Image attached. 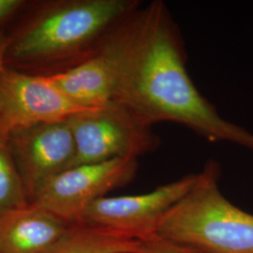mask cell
<instances>
[{
	"instance_id": "6da1fadb",
	"label": "cell",
	"mask_w": 253,
	"mask_h": 253,
	"mask_svg": "<svg viewBox=\"0 0 253 253\" xmlns=\"http://www.w3.org/2000/svg\"><path fill=\"white\" fill-rule=\"evenodd\" d=\"M102 43L117 68L114 101L145 124L184 125L210 142L253 151V133L220 117L191 81L179 31L166 5L153 1L113 27Z\"/></svg>"
},
{
	"instance_id": "7a4b0ae2",
	"label": "cell",
	"mask_w": 253,
	"mask_h": 253,
	"mask_svg": "<svg viewBox=\"0 0 253 253\" xmlns=\"http://www.w3.org/2000/svg\"><path fill=\"white\" fill-rule=\"evenodd\" d=\"M140 8L137 0H56L39 4L9 34L6 67L48 76L94 54L121 20Z\"/></svg>"
},
{
	"instance_id": "3957f363",
	"label": "cell",
	"mask_w": 253,
	"mask_h": 253,
	"mask_svg": "<svg viewBox=\"0 0 253 253\" xmlns=\"http://www.w3.org/2000/svg\"><path fill=\"white\" fill-rule=\"evenodd\" d=\"M220 168L208 162L192 189L164 216L156 236L208 253H253V215L226 199Z\"/></svg>"
},
{
	"instance_id": "277c9868",
	"label": "cell",
	"mask_w": 253,
	"mask_h": 253,
	"mask_svg": "<svg viewBox=\"0 0 253 253\" xmlns=\"http://www.w3.org/2000/svg\"><path fill=\"white\" fill-rule=\"evenodd\" d=\"M67 121L75 144L70 168L118 158L138 159L156 150L161 143L152 126L117 101L77 113Z\"/></svg>"
},
{
	"instance_id": "5b68a950",
	"label": "cell",
	"mask_w": 253,
	"mask_h": 253,
	"mask_svg": "<svg viewBox=\"0 0 253 253\" xmlns=\"http://www.w3.org/2000/svg\"><path fill=\"white\" fill-rule=\"evenodd\" d=\"M137 170L138 159L134 158L75 166L44 182L31 204L54 213L68 223L77 221L93 202L128 184L135 177Z\"/></svg>"
},
{
	"instance_id": "8992f818",
	"label": "cell",
	"mask_w": 253,
	"mask_h": 253,
	"mask_svg": "<svg viewBox=\"0 0 253 253\" xmlns=\"http://www.w3.org/2000/svg\"><path fill=\"white\" fill-rule=\"evenodd\" d=\"M81 108L40 75L5 68L0 76V136L45 123L67 121Z\"/></svg>"
},
{
	"instance_id": "52a82bcc",
	"label": "cell",
	"mask_w": 253,
	"mask_h": 253,
	"mask_svg": "<svg viewBox=\"0 0 253 253\" xmlns=\"http://www.w3.org/2000/svg\"><path fill=\"white\" fill-rule=\"evenodd\" d=\"M197 177L198 173H190L145 194L102 197L93 202L79 220L138 239L153 236L164 216L192 189Z\"/></svg>"
},
{
	"instance_id": "ba28073f",
	"label": "cell",
	"mask_w": 253,
	"mask_h": 253,
	"mask_svg": "<svg viewBox=\"0 0 253 253\" xmlns=\"http://www.w3.org/2000/svg\"><path fill=\"white\" fill-rule=\"evenodd\" d=\"M6 140L30 203L44 182L70 168L75 155L74 138L68 121L20 129Z\"/></svg>"
},
{
	"instance_id": "9c48e42d",
	"label": "cell",
	"mask_w": 253,
	"mask_h": 253,
	"mask_svg": "<svg viewBox=\"0 0 253 253\" xmlns=\"http://www.w3.org/2000/svg\"><path fill=\"white\" fill-rule=\"evenodd\" d=\"M42 78L81 108H99L114 101L117 68L101 42L94 54L80 63Z\"/></svg>"
},
{
	"instance_id": "30bf717a",
	"label": "cell",
	"mask_w": 253,
	"mask_h": 253,
	"mask_svg": "<svg viewBox=\"0 0 253 253\" xmlns=\"http://www.w3.org/2000/svg\"><path fill=\"white\" fill-rule=\"evenodd\" d=\"M68 224L34 204L4 213L0 215V253H47Z\"/></svg>"
},
{
	"instance_id": "8fae6325",
	"label": "cell",
	"mask_w": 253,
	"mask_h": 253,
	"mask_svg": "<svg viewBox=\"0 0 253 253\" xmlns=\"http://www.w3.org/2000/svg\"><path fill=\"white\" fill-rule=\"evenodd\" d=\"M142 239L85 222L73 221L47 253H141Z\"/></svg>"
},
{
	"instance_id": "7c38bea8",
	"label": "cell",
	"mask_w": 253,
	"mask_h": 253,
	"mask_svg": "<svg viewBox=\"0 0 253 253\" xmlns=\"http://www.w3.org/2000/svg\"><path fill=\"white\" fill-rule=\"evenodd\" d=\"M29 204L26 186L7 140L0 136V215Z\"/></svg>"
},
{
	"instance_id": "4fadbf2b",
	"label": "cell",
	"mask_w": 253,
	"mask_h": 253,
	"mask_svg": "<svg viewBox=\"0 0 253 253\" xmlns=\"http://www.w3.org/2000/svg\"><path fill=\"white\" fill-rule=\"evenodd\" d=\"M141 253H208L199 249L175 243L159 236H150L142 239Z\"/></svg>"
},
{
	"instance_id": "5bb4252c",
	"label": "cell",
	"mask_w": 253,
	"mask_h": 253,
	"mask_svg": "<svg viewBox=\"0 0 253 253\" xmlns=\"http://www.w3.org/2000/svg\"><path fill=\"white\" fill-rule=\"evenodd\" d=\"M27 3L24 0H0V28L21 11Z\"/></svg>"
},
{
	"instance_id": "9a60e30c",
	"label": "cell",
	"mask_w": 253,
	"mask_h": 253,
	"mask_svg": "<svg viewBox=\"0 0 253 253\" xmlns=\"http://www.w3.org/2000/svg\"><path fill=\"white\" fill-rule=\"evenodd\" d=\"M9 45V34L3 29L0 30V76L6 68L5 58L7 54V49Z\"/></svg>"
}]
</instances>
